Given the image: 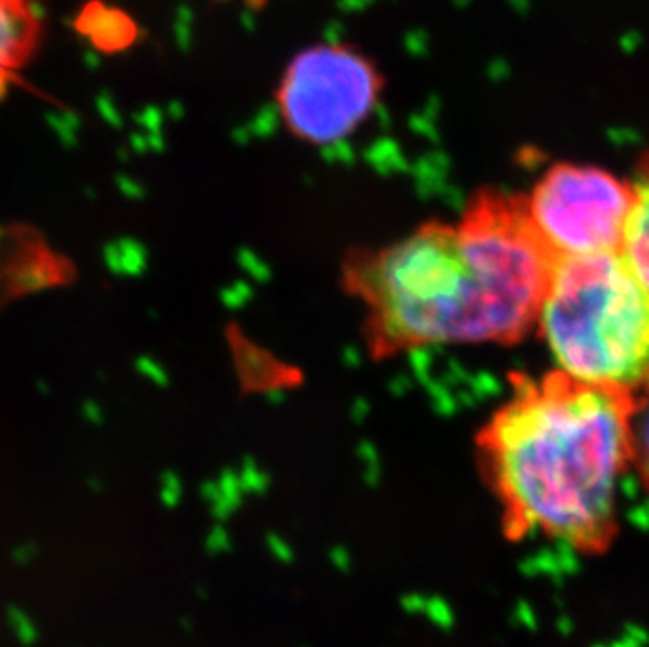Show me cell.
Listing matches in <instances>:
<instances>
[{"instance_id": "cell-1", "label": "cell", "mask_w": 649, "mask_h": 647, "mask_svg": "<svg viewBox=\"0 0 649 647\" xmlns=\"http://www.w3.org/2000/svg\"><path fill=\"white\" fill-rule=\"evenodd\" d=\"M557 257L526 198L481 191L456 223H424L349 257L347 291L366 307L374 357L450 343H517L536 326Z\"/></svg>"}, {"instance_id": "cell-2", "label": "cell", "mask_w": 649, "mask_h": 647, "mask_svg": "<svg viewBox=\"0 0 649 647\" xmlns=\"http://www.w3.org/2000/svg\"><path fill=\"white\" fill-rule=\"evenodd\" d=\"M633 408V393L561 370L513 376L511 395L475 439L507 538L544 536L582 555L614 544Z\"/></svg>"}, {"instance_id": "cell-3", "label": "cell", "mask_w": 649, "mask_h": 647, "mask_svg": "<svg viewBox=\"0 0 649 647\" xmlns=\"http://www.w3.org/2000/svg\"><path fill=\"white\" fill-rule=\"evenodd\" d=\"M536 326L568 376L633 395L649 387V288L622 252L557 259Z\"/></svg>"}, {"instance_id": "cell-4", "label": "cell", "mask_w": 649, "mask_h": 647, "mask_svg": "<svg viewBox=\"0 0 649 647\" xmlns=\"http://www.w3.org/2000/svg\"><path fill=\"white\" fill-rule=\"evenodd\" d=\"M378 95L380 78L361 53L343 45H315L288 63L278 106L295 137L328 145L354 135Z\"/></svg>"}, {"instance_id": "cell-5", "label": "cell", "mask_w": 649, "mask_h": 647, "mask_svg": "<svg viewBox=\"0 0 649 647\" xmlns=\"http://www.w3.org/2000/svg\"><path fill=\"white\" fill-rule=\"evenodd\" d=\"M633 185L594 167L557 164L526 198L534 230L557 257L620 252Z\"/></svg>"}, {"instance_id": "cell-6", "label": "cell", "mask_w": 649, "mask_h": 647, "mask_svg": "<svg viewBox=\"0 0 649 647\" xmlns=\"http://www.w3.org/2000/svg\"><path fill=\"white\" fill-rule=\"evenodd\" d=\"M38 0H0V99L43 43Z\"/></svg>"}, {"instance_id": "cell-7", "label": "cell", "mask_w": 649, "mask_h": 647, "mask_svg": "<svg viewBox=\"0 0 649 647\" xmlns=\"http://www.w3.org/2000/svg\"><path fill=\"white\" fill-rule=\"evenodd\" d=\"M620 252L649 288V169L633 185V206Z\"/></svg>"}, {"instance_id": "cell-8", "label": "cell", "mask_w": 649, "mask_h": 647, "mask_svg": "<svg viewBox=\"0 0 649 647\" xmlns=\"http://www.w3.org/2000/svg\"><path fill=\"white\" fill-rule=\"evenodd\" d=\"M631 467L649 492V387L635 395L631 414Z\"/></svg>"}]
</instances>
